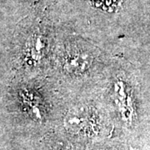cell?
Segmentation results:
<instances>
[{
    "label": "cell",
    "mask_w": 150,
    "mask_h": 150,
    "mask_svg": "<svg viewBox=\"0 0 150 150\" xmlns=\"http://www.w3.org/2000/svg\"><path fill=\"white\" fill-rule=\"evenodd\" d=\"M112 98L122 119L125 121L130 120V117L132 114L130 97L129 93H127L126 85L123 80L118 79L113 83Z\"/></svg>",
    "instance_id": "obj_3"
},
{
    "label": "cell",
    "mask_w": 150,
    "mask_h": 150,
    "mask_svg": "<svg viewBox=\"0 0 150 150\" xmlns=\"http://www.w3.org/2000/svg\"><path fill=\"white\" fill-rule=\"evenodd\" d=\"M46 42L42 35L35 34L29 38L27 44L28 57L33 62H39L44 55L46 49Z\"/></svg>",
    "instance_id": "obj_4"
},
{
    "label": "cell",
    "mask_w": 150,
    "mask_h": 150,
    "mask_svg": "<svg viewBox=\"0 0 150 150\" xmlns=\"http://www.w3.org/2000/svg\"><path fill=\"white\" fill-rule=\"evenodd\" d=\"M91 63V56L87 51L80 48H74L65 55L64 67L69 74H79L87 71Z\"/></svg>",
    "instance_id": "obj_1"
},
{
    "label": "cell",
    "mask_w": 150,
    "mask_h": 150,
    "mask_svg": "<svg viewBox=\"0 0 150 150\" xmlns=\"http://www.w3.org/2000/svg\"><path fill=\"white\" fill-rule=\"evenodd\" d=\"M93 116L83 109L74 110L65 118V128L72 134H83L88 132L93 126Z\"/></svg>",
    "instance_id": "obj_2"
}]
</instances>
